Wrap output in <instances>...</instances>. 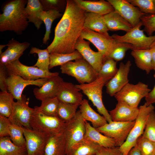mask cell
Instances as JSON below:
<instances>
[{
	"instance_id": "obj_29",
	"label": "cell",
	"mask_w": 155,
	"mask_h": 155,
	"mask_svg": "<svg viewBox=\"0 0 155 155\" xmlns=\"http://www.w3.org/2000/svg\"><path fill=\"white\" fill-rule=\"evenodd\" d=\"M84 28L101 33L109 31L103 16L90 12H85Z\"/></svg>"
},
{
	"instance_id": "obj_1",
	"label": "cell",
	"mask_w": 155,
	"mask_h": 155,
	"mask_svg": "<svg viewBox=\"0 0 155 155\" xmlns=\"http://www.w3.org/2000/svg\"><path fill=\"white\" fill-rule=\"evenodd\" d=\"M85 12L74 0L67 1L64 14L55 28L54 39L47 48L50 53L69 54L76 50L75 44L84 28Z\"/></svg>"
},
{
	"instance_id": "obj_25",
	"label": "cell",
	"mask_w": 155,
	"mask_h": 155,
	"mask_svg": "<svg viewBox=\"0 0 155 155\" xmlns=\"http://www.w3.org/2000/svg\"><path fill=\"white\" fill-rule=\"evenodd\" d=\"M86 132L84 139L97 144L101 147L113 148L116 147L115 140L108 137L98 131L87 121L84 120Z\"/></svg>"
},
{
	"instance_id": "obj_15",
	"label": "cell",
	"mask_w": 155,
	"mask_h": 155,
	"mask_svg": "<svg viewBox=\"0 0 155 155\" xmlns=\"http://www.w3.org/2000/svg\"><path fill=\"white\" fill-rule=\"evenodd\" d=\"M114 10L133 27L141 21V18L146 14L133 5L128 0H108Z\"/></svg>"
},
{
	"instance_id": "obj_21",
	"label": "cell",
	"mask_w": 155,
	"mask_h": 155,
	"mask_svg": "<svg viewBox=\"0 0 155 155\" xmlns=\"http://www.w3.org/2000/svg\"><path fill=\"white\" fill-rule=\"evenodd\" d=\"M63 81V78L59 75L48 78L41 87L34 89L33 92L35 98L42 101L56 97L61 84Z\"/></svg>"
},
{
	"instance_id": "obj_53",
	"label": "cell",
	"mask_w": 155,
	"mask_h": 155,
	"mask_svg": "<svg viewBox=\"0 0 155 155\" xmlns=\"http://www.w3.org/2000/svg\"><path fill=\"white\" fill-rule=\"evenodd\" d=\"M6 46H7V44L4 45H0V54L2 52V50Z\"/></svg>"
},
{
	"instance_id": "obj_57",
	"label": "cell",
	"mask_w": 155,
	"mask_h": 155,
	"mask_svg": "<svg viewBox=\"0 0 155 155\" xmlns=\"http://www.w3.org/2000/svg\"></svg>"
},
{
	"instance_id": "obj_4",
	"label": "cell",
	"mask_w": 155,
	"mask_h": 155,
	"mask_svg": "<svg viewBox=\"0 0 155 155\" xmlns=\"http://www.w3.org/2000/svg\"><path fill=\"white\" fill-rule=\"evenodd\" d=\"M62 73L75 78L80 84L91 82L98 76V73L83 58L69 62L60 66Z\"/></svg>"
},
{
	"instance_id": "obj_31",
	"label": "cell",
	"mask_w": 155,
	"mask_h": 155,
	"mask_svg": "<svg viewBox=\"0 0 155 155\" xmlns=\"http://www.w3.org/2000/svg\"><path fill=\"white\" fill-rule=\"evenodd\" d=\"M40 0H28L25 9V13L29 22L33 23L37 29H39L43 22L39 18L38 14L43 10Z\"/></svg>"
},
{
	"instance_id": "obj_45",
	"label": "cell",
	"mask_w": 155,
	"mask_h": 155,
	"mask_svg": "<svg viewBox=\"0 0 155 155\" xmlns=\"http://www.w3.org/2000/svg\"><path fill=\"white\" fill-rule=\"evenodd\" d=\"M141 21L144 27V30L149 36H152L155 32V14L145 15L141 18Z\"/></svg>"
},
{
	"instance_id": "obj_13",
	"label": "cell",
	"mask_w": 155,
	"mask_h": 155,
	"mask_svg": "<svg viewBox=\"0 0 155 155\" xmlns=\"http://www.w3.org/2000/svg\"><path fill=\"white\" fill-rule=\"evenodd\" d=\"M66 123L63 133L67 152L73 145L84 139L86 128L84 120L79 110L77 112L73 119Z\"/></svg>"
},
{
	"instance_id": "obj_36",
	"label": "cell",
	"mask_w": 155,
	"mask_h": 155,
	"mask_svg": "<svg viewBox=\"0 0 155 155\" xmlns=\"http://www.w3.org/2000/svg\"><path fill=\"white\" fill-rule=\"evenodd\" d=\"M118 69L117 67V62L111 59L108 58L103 61L98 76L102 78L106 84L115 76Z\"/></svg>"
},
{
	"instance_id": "obj_20",
	"label": "cell",
	"mask_w": 155,
	"mask_h": 155,
	"mask_svg": "<svg viewBox=\"0 0 155 155\" xmlns=\"http://www.w3.org/2000/svg\"><path fill=\"white\" fill-rule=\"evenodd\" d=\"M7 45L6 50L0 54V65H5L19 60L25 51L29 47L30 43L26 42H20L12 38Z\"/></svg>"
},
{
	"instance_id": "obj_32",
	"label": "cell",
	"mask_w": 155,
	"mask_h": 155,
	"mask_svg": "<svg viewBox=\"0 0 155 155\" xmlns=\"http://www.w3.org/2000/svg\"><path fill=\"white\" fill-rule=\"evenodd\" d=\"M0 155H28L26 147L14 144L9 136L0 137Z\"/></svg>"
},
{
	"instance_id": "obj_22",
	"label": "cell",
	"mask_w": 155,
	"mask_h": 155,
	"mask_svg": "<svg viewBox=\"0 0 155 155\" xmlns=\"http://www.w3.org/2000/svg\"><path fill=\"white\" fill-rule=\"evenodd\" d=\"M138 107H133L121 102H118L115 108L109 112L113 121L122 122L135 121L138 115Z\"/></svg>"
},
{
	"instance_id": "obj_5",
	"label": "cell",
	"mask_w": 155,
	"mask_h": 155,
	"mask_svg": "<svg viewBox=\"0 0 155 155\" xmlns=\"http://www.w3.org/2000/svg\"><path fill=\"white\" fill-rule=\"evenodd\" d=\"M139 108V113L134 125L125 142L119 147L123 155H127L129 151L135 146L138 139L144 132L149 114L154 110L155 107L152 104L148 106L145 103Z\"/></svg>"
},
{
	"instance_id": "obj_28",
	"label": "cell",
	"mask_w": 155,
	"mask_h": 155,
	"mask_svg": "<svg viewBox=\"0 0 155 155\" xmlns=\"http://www.w3.org/2000/svg\"><path fill=\"white\" fill-rule=\"evenodd\" d=\"M101 147L97 144L84 139L73 145L67 152V155H96Z\"/></svg>"
},
{
	"instance_id": "obj_52",
	"label": "cell",
	"mask_w": 155,
	"mask_h": 155,
	"mask_svg": "<svg viewBox=\"0 0 155 155\" xmlns=\"http://www.w3.org/2000/svg\"><path fill=\"white\" fill-rule=\"evenodd\" d=\"M127 155H142L139 150L134 147L129 152Z\"/></svg>"
},
{
	"instance_id": "obj_42",
	"label": "cell",
	"mask_w": 155,
	"mask_h": 155,
	"mask_svg": "<svg viewBox=\"0 0 155 155\" xmlns=\"http://www.w3.org/2000/svg\"><path fill=\"white\" fill-rule=\"evenodd\" d=\"M130 49L132 50L133 49L131 44L118 41L108 58L111 59L117 62L121 61L124 59L126 51Z\"/></svg>"
},
{
	"instance_id": "obj_55",
	"label": "cell",
	"mask_w": 155,
	"mask_h": 155,
	"mask_svg": "<svg viewBox=\"0 0 155 155\" xmlns=\"http://www.w3.org/2000/svg\"><path fill=\"white\" fill-rule=\"evenodd\" d=\"M153 2H154V5H155V0H153Z\"/></svg>"
},
{
	"instance_id": "obj_46",
	"label": "cell",
	"mask_w": 155,
	"mask_h": 155,
	"mask_svg": "<svg viewBox=\"0 0 155 155\" xmlns=\"http://www.w3.org/2000/svg\"><path fill=\"white\" fill-rule=\"evenodd\" d=\"M11 123L8 118L0 115V137L9 136Z\"/></svg>"
},
{
	"instance_id": "obj_7",
	"label": "cell",
	"mask_w": 155,
	"mask_h": 155,
	"mask_svg": "<svg viewBox=\"0 0 155 155\" xmlns=\"http://www.w3.org/2000/svg\"><path fill=\"white\" fill-rule=\"evenodd\" d=\"M151 90L147 85L142 82L135 84L128 83L114 96L118 102L138 107L141 99L145 98Z\"/></svg>"
},
{
	"instance_id": "obj_54",
	"label": "cell",
	"mask_w": 155,
	"mask_h": 155,
	"mask_svg": "<svg viewBox=\"0 0 155 155\" xmlns=\"http://www.w3.org/2000/svg\"><path fill=\"white\" fill-rule=\"evenodd\" d=\"M37 155H43V152L40 154Z\"/></svg>"
},
{
	"instance_id": "obj_24",
	"label": "cell",
	"mask_w": 155,
	"mask_h": 155,
	"mask_svg": "<svg viewBox=\"0 0 155 155\" xmlns=\"http://www.w3.org/2000/svg\"><path fill=\"white\" fill-rule=\"evenodd\" d=\"M67 148L63 133L51 136L44 149L43 155H66Z\"/></svg>"
},
{
	"instance_id": "obj_51",
	"label": "cell",
	"mask_w": 155,
	"mask_h": 155,
	"mask_svg": "<svg viewBox=\"0 0 155 155\" xmlns=\"http://www.w3.org/2000/svg\"><path fill=\"white\" fill-rule=\"evenodd\" d=\"M149 49L151 55L153 69L155 71V41L151 45Z\"/></svg>"
},
{
	"instance_id": "obj_6",
	"label": "cell",
	"mask_w": 155,
	"mask_h": 155,
	"mask_svg": "<svg viewBox=\"0 0 155 155\" xmlns=\"http://www.w3.org/2000/svg\"><path fill=\"white\" fill-rule=\"evenodd\" d=\"M105 83L101 77L98 76L92 82L76 85L96 108L97 111L105 118L108 123L113 121L102 100V90Z\"/></svg>"
},
{
	"instance_id": "obj_43",
	"label": "cell",
	"mask_w": 155,
	"mask_h": 155,
	"mask_svg": "<svg viewBox=\"0 0 155 155\" xmlns=\"http://www.w3.org/2000/svg\"><path fill=\"white\" fill-rule=\"evenodd\" d=\"M142 136L155 142V113L154 110L148 115Z\"/></svg>"
},
{
	"instance_id": "obj_3",
	"label": "cell",
	"mask_w": 155,
	"mask_h": 155,
	"mask_svg": "<svg viewBox=\"0 0 155 155\" xmlns=\"http://www.w3.org/2000/svg\"><path fill=\"white\" fill-rule=\"evenodd\" d=\"M34 108L30 122L32 129L50 136L64 132L66 123L57 117L44 114L38 110L37 106H35Z\"/></svg>"
},
{
	"instance_id": "obj_30",
	"label": "cell",
	"mask_w": 155,
	"mask_h": 155,
	"mask_svg": "<svg viewBox=\"0 0 155 155\" xmlns=\"http://www.w3.org/2000/svg\"><path fill=\"white\" fill-rule=\"evenodd\" d=\"M131 55L134 58L137 66L149 74L153 70L152 59L150 49H134Z\"/></svg>"
},
{
	"instance_id": "obj_56",
	"label": "cell",
	"mask_w": 155,
	"mask_h": 155,
	"mask_svg": "<svg viewBox=\"0 0 155 155\" xmlns=\"http://www.w3.org/2000/svg\"></svg>"
},
{
	"instance_id": "obj_38",
	"label": "cell",
	"mask_w": 155,
	"mask_h": 155,
	"mask_svg": "<svg viewBox=\"0 0 155 155\" xmlns=\"http://www.w3.org/2000/svg\"><path fill=\"white\" fill-rule=\"evenodd\" d=\"M14 97L8 91L0 92V115L9 118L12 111Z\"/></svg>"
},
{
	"instance_id": "obj_2",
	"label": "cell",
	"mask_w": 155,
	"mask_h": 155,
	"mask_svg": "<svg viewBox=\"0 0 155 155\" xmlns=\"http://www.w3.org/2000/svg\"><path fill=\"white\" fill-rule=\"evenodd\" d=\"M28 1L13 0L4 6L0 15V31H13L18 34L22 33L28 25L24 9Z\"/></svg>"
},
{
	"instance_id": "obj_48",
	"label": "cell",
	"mask_w": 155,
	"mask_h": 155,
	"mask_svg": "<svg viewBox=\"0 0 155 155\" xmlns=\"http://www.w3.org/2000/svg\"><path fill=\"white\" fill-rule=\"evenodd\" d=\"M8 76L5 66L0 65V89L1 91H7L6 81Z\"/></svg>"
},
{
	"instance_id": "obj_11",
	"label": "cell",
	"mask_w": 155,
	"mask_h": 155,
	"mask_svg": "<svg viewBox=\"0 0 155 155\" xmlns=\"http://www.w3.org/2000/svg\"><path fill=\"white\" fill-rule=\"evenodd\" d=\"M135 122V121L127 122L112 121L96 129L104 135L114 139L116 147H120L126 140Z\"/></svg>"
},
{
	"instance_id": "obj_8",
	"label": "cell",
	"mask_w": 155,
	"mask_h": 155,
	"mask_svg": "<svg viewBox=\"0 0 155 155\" xmlns=\"http://www.w3.org/2000/svg\"><path fill=\"white\" fill-rule=\"evenodd\" d=\"M142 26L141 21L124 35H119L115 34L111 36L118 42L131 44L133 50L149 49L151 45L155 41V35L146 36L144 30L140 29Z\"/></svg>"
},
{
	"instance_id": "obj_49",
	"label": "cell",
	"mask_w": 155,
	"mask_h": 155,
	"mask_svg": "<svg viewBox=\"0 0 155 155\" xmlns=\"http://www.w3.org/2000/svg\"><path fill=\"white\" fill-rule=\"evenodd\" d=\"M95 155H123L119 147L105 148L101 147Z\"/></svg>"
},
{
	"instance_id": "obj_37",
	"label": "cell",
	"mask_w": 155,
	"mask_h": 155,
	"mask_svg": "<svg viewBox=\"0 0 155 155\" xmlns=\"http://www.w3.org/2000/svg\"><path fill=\"white\" fill-rule=\"evenodd\" d=\"M30 53H36L38 55L37 61L33 66L44 71H49L50 53L47 49H41L36 47H32L30 51Z\"/></svg>"
},
{
	"instance_id": "obj_18",
	"label": "cell",
	"mask_w": 155,
	"mask_h": 155,
	"mask_svg": "<svg viewBox=\"0 0 155 155\" xmlns=\"http://www.w3.org/2000/svg\"><path fill=\"white\" fill-rule=\"evenodd\" d=\"M89 41L85 40L80 36L75 44V49L98 73L103 64V56L99 51L92 50Z\"/></svg>"
},
{
	"instance_id": "obj_9",
	"label": "cell",
	"mask_w": 155,
	"mask_h": 155,
	"mask_svg": "<svg viewBox=\"0 0 155 155\" xmlns=\"http://www.w3.org/2000/svg\"><path fill=\"white\" fill-rule=\"evenodd\" d=\"M80 37L88 40L95 46L102 55L103 62L108 58L118 42L108 32L101 33L86 28H84Z\"/></svg>"
},
{
	"instance_id": "obj_27",
	"label": "cell",
	"mask_w": 155,
	"mask_h": 155,
	"mask_svg": "<svg viewBox=\"0 0 155 155\" xmlns=\"http://www.w3.org/2000/svg\"><path fill=\"white\" fill-rule=\"evenodd\" d=\"M103 16L108 30H122L127 32L133 27L128 22L115 10Z\"/></svg>"
},
{
	"instance_id": "obj_50",
	"label": "cell",
	"mask_w": 155,
	"mask_h": 155,
	"mask_svg": "<svg viewBox=\"0 0 155 155\" xmlns=\"http://www.w3.org/2000/svg\"><path fill=\"white\" fill-rule=\"evenodd\" d=\"M154 76L155 79V71ZM145 98V103L148 106L155 103V85L153 89L150 92Z\"/></svg>"
},
{
	"instance_id": "obj_16",
	"label": "cell",
	"mask_w": 155,
	"mask_h": 155,
	"mask_svg": "<svg viewBox=\"0 0 155 155\" xmlns=\"http://www.w3.org/2000/svg\"><path fill=\"white\" fill-rule=\"evenodd\" d=\"M48 78L40 79L34 80H27L18 75H8L7 79V91L12 94L14 99L18 100L21 99L23 90L27 86L34 85L41 87L47 81Z\"/></svg>"
},
{
	"instance_id": "obj_39",
	"label": "cell",
	"mask_w": 155,
	"mask_h": 155,
	"mask_svg": "<svg viewBox=\"0 0 155 155\" xmlns=\"http://www.w3.org/2000/svg\"><path fill=\"white\" fill-rule=\"evenodd\" d=\"M38 110L47 115L57 117V111L59 101L57 97L42 100Z\"/></svg>"
},
{
	"instance_id": "obj_33",
	"label": "cell",
	"mask_w": 155,
	"mask_h": 155,
	"mask_svg": "<svg viewBox=\"0 0 155 155\" xmlns=\"http://www.w3.org/2000/svg\"><path fill=\"white\" fill-rule=\"evenodd\" d=\"M62 15V13H60L59 11L55 9L47 11L43 10L39 13L38 16L44 24L46 27V32L42 39L43 44H46L48 40H50L51 29L53 22Z\"/></svg>"
},
{
	"instance_id": "obj_19",
	"label": "cell",
	"mask_w": 155,
	"mask_h": 155,
	"mask_svg": "<svg viewBox=\"0 0 155 155\" xmlns=\"http://www.w3.org/2000/svg\"><path fill=\"white\" fill-rule=\"evenodd\" d=\"M76 85L63 81L60 86L56 97L59 100L80 106L83 101V95Z\"/></svg>"
},
{
	"instance_id": "obj_10",
	"label": "cell",
	"mask_w": 155,
	"mask_h": 155,
	"mask_svg": "<svg viewBox=\"0 0 155 155\" xmlns=\"http://www.w3.org/2000/svg\"><path fill=\"white\" fill-rule=\"evenodd\" d=\"M5 66L8 75L13 74L18 75L27 80H34L49 78L59 75L57 72L45 71L36 67L25 65L21 63L19 60L7 64Z\"/></svg>"
},
{
	"instance_id": "obj_47",
	"label": "cell",
	"mask_w": 155,
	"mask_h": 155,
	"mask_svg": "<svg viewBox=\"0 0 155 155\" xmlns=\"http://www.w3.org/2000/svg\"><path fill=\"white\" fill-rule=\"evenodd\" d=\"M40 1L44 11L55 9L59 11V5L62 2L61 1L58 0H40Z\"/></svg>"
},
{
	"instance_id": "obj_23",
	"label": "cell",
	"mask_w": 155,
	"mask_h": 155,
	"mask_svg": "<svg viewBox=\"0 0 155 155\" xmlns=\"http://www.w3.org/2000/svg\"><path fill=\"white\" fill-rule=\"evenodd\" d=\"M74 1L78 6L86 12H92L104 16L114 10L112 6L107 1Z\"/></svg>"
},
{
	"instance_id": "obj_35",
	"label": "cell",
	"mask_w": 155,
	"mask_h": 155,
	"mask_svg": "<svg viewBox=\"0 0 155 155\" xmlns=\"http://www.w3.org/2000/svg\"><path fill=\"white\" fill-rule=\"evenodd\" d=\"M79 106L78 105L59 101L57 111V117L65 123L68 122L75 116Z\"/></svg>"
},
{
	"instance_id": "obj_41",
	"label": "cell",
	"mask_w": 155,
	"mask_h": 155,
	"mask_svg": "<svg viewBox=\"0 0 155 155\" xmlns=\"http://www.w3.org/2000/svg\"><path fill=\"white\" fill-rule=\"evenodd\" d=\"M135 147L142 155H155V142L141 136L137 140Z\"/></svg>"
},
{
	"instance_id": "obj_26",
	"label": "cell",
	"mask_w": 155,
	"mask_h": 155,
	"mask_svg": "<svg viewBox=\"0 0 155 155\" xmlns=\"http://www.w3.org/2000/svg\"><path fill=\"white\" fill-rule=\"evenodd\" d=\"M79 106V111L83 119L91 122L94 128L101 127L108 123L103 116L100 115L92 108L87 100L83 99Z\"/></svg>"
},
{
	"instance_id": "obj_44",
	"label": "cell",
	"mask_w": 155,
	"mask_h": 155,
	"mask_svg": "<svg viewBox=\"0 0 155 155\" xmlns=\"http://www.w3.org/2000/svg\"><path fill=\"white\" fill-rule=\"evenodd\" d=\"M133 5L145 14H155V6L153 0H128Z\"/></svg>"
},
{
	"instance_id": "obj_17",
	"label": "cell",
	"mask_w": 155,
	"mask_h": 155,
	"mask_svg": "<svg viewBox=\"0 0 155 155\" xmlns=\"http://www.w3.org/2000/svg\"><path fill=\"white\" fill-rule=\"evenodd\" d=\"M131 64L130 61L126 63L121 62L115 76L105 85L106 92L110 96H114L129 83V73Z\"/></svg>"
},
{
	"instance_id": "obj_34",
	"label": "cell",
	"mask_w": 155,
	"mask_h": 155,
	"mask_svg": "<svg viewBox=\"0 0 155 155\" xmlns=\"http://www.w3.org/2000/svg\"><path fill=\"white\" fill-rule=\"evenodd\" d=\"M82 58L81 54L76 50L73 53L69 54L50 53L49 69L56 66H61L70 61Z\"/></svg>"
},
{
	"instance_id": "obj_14",
	"label": "cell",
	"mask_w": 155,
	"mask_h": 155,
	"mask_svg": "<svg viewBox=\"0 0 155 155\" xmlns=\"http://www.w3.org/2000/svg\"><path fill=\"white\" fill-rule=\"evenodd\" d=\"M23 128L28 155H37L43 153L51 136L33 129Z\"/></svg>"
},
{
	"instance_id": "obj_12",
	"label": "cell",
	"mask_w": 155,
	"mask_h": 155,
	"mask_svg": "<svg viewBox=\"0 0 155 155\" xmlns=\"http://www.w3.org/2000/svg\"><path fill=\"white\" fill-rule=\"evenodd\" d=\"M29 99L22 94L21 99L14 102L11 114L9 118L11 124L32 129L30 122L34 108L29 105Z\"/></svg>"
},
{
	"instance_id": "obj_40",
	"label": "cell",
	"mask_w": 155,
	"mask_h": 155,
	"mask_svg": "<svg viewBox=\"0 0 155 155\" xmlns=\"http://www.w3.org/2000/svg\"><path fill=\"white\" fill-rule=\"evenodd\" d=\"M9 137L16 145L20 147L26 146L23 127L11 123L9 127Z\"/></svg>"
}]
</instances>
